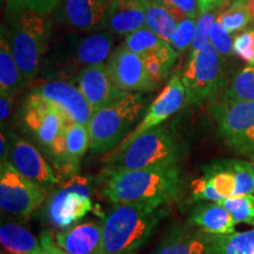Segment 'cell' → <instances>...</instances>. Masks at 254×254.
I'll return each mask as SVG.
<instances>
[{"label":"cell","instance_id":"6da1fadb","mask_svg":"<svg viewBox=\"0 0 254 254\" xmlns=\"http://www.w3.org/2000/svg\"><path fill=\"white\" fill-rule=\"evenodd\" d=\"M112 45L109 32H66L51 41L39 74L49 81L72 80L84 68L104 63Z\"/></svg>","mask_w":254,"mask_h":254},{"label":"cell","instance_id":"7a4b0ae2","mask_svg":"<svg viewBox=\"0 0 254 254\" xmlns=\"http://www.w3.org/2000/svg\"><path fill=\"white\" fill-rule=\"evenodd\" d=\"M103 194L112 204L165 206L182 190L179 166L144 168L109 174Z\"/></svg>","mask_w":254,"mask_h":254},{"label":"cell","instance_id":"3957f363","mask_svg":"<svg viewBox=\"0 0 254 254\" xmlns=\"http://www.w3.org/2000/svg\"><path fill=\"white\" fill-rule=\"evenodd\" d=\"M167 215L164 206L117 204L103 221L99 254H132L150 239L155 227Z\"/></svg>","mask_w":254,"mask_h":254},{"label":"cell","instance_id":"277c9868","mask_svg":"<svg viewBox=\"0 0 254 254\" xmlns=\"http://www.w3.org/2000/svg\"><path fill=\"white\" fill-rule=\"evenodd\" d=\"M184 158V146L172 132L165 126H158L144 134L123 150L110 152L104 159L109 174L123 171L144 168L176 167Z\"/></svg>","mask_w":254,"mask_h":254},{"label":"cell","instance_id":"5b68a950","mask_svg":"<svg viewBox=\"0 0 254 254\" xmlns=\"http://www.w3.org/2000/svg\"><path fill=\"white\" fill-rule=\"evenodd\" d=\"M147 105L140 92H126L107 106L94 112L90 124V150L94 154L110 153L131 132L135 120Z\"/></svg>","mask_w":254,"mask_h":254},{"label":"cell","instance_id":"8992f818","mask_svg":"<svg viewBox=\"0 0 254 254\" xmlns=\"http://www.w3.org/2000/svg\"><path fill=\"white\" fill-rule=\"evenodd\" d=\"M11 49L21 74L30 82L39 74L51 44L52 21L47 14L32 11L13 13Z\"/></svg>","mask_w":254,"mask_h":254},{"label":"cell","instance_id":"52a82bcc","mask_svg":"<svg viewBox=\"0 0 254 254\" xmlns=\"http://www.w3.org/2000/svg\"><path fill=\"white\" fill-rule=\"evenodd\" d=\"M186 92V105L194 106L214 99L225 85L222 57L211 41L204 50L190 57L182 75Z\"/></svg>","mask_w":254,"mask_h":254},{"label":"cell","instance_id":"ba28073f","mask_svg":"<svg viewBox=\"0 0 254 254\" xmlns=\"http://www.w3.org/2000/svg\"><path fill=\"white\" fill-rule=\"evenodd\" d=\"M211 113L217 122L218 133L231 150L254 155V101L214 100Z\"/></svg>","mask_w":254,"mask_h":254},{"label":"cell","instance_id":"9c48e42d","mask_svg":"<svg viewBox=\"0 0 254 254\" xmlns=\"http://www.w3.org/2000/svg\"><path fill=\"white\" fill-rule=\"evenodd\" d=\"M46 198V190L19 173L9 161L0 166V207L8 214L27 219Z\"/></svg>","mask_w":254,"mask_h":254},{"label":"cell","instance_id":"30bf717a","mask_svg":"<svg viewBox=\"0 0 254 254\" xmlns=\"http://www.w3.org/2000/svg\"><path fill=\"white\" fill-rule=\"evenodd\" d=\"M90 187L84 178H73L47 204V217L57 227L68 228L92 211Z\"/></svg>","mask_w":254,"mask_h":254},{"label":"cell","instance_id":"8fae6325","mask_svg":"<svg viewBox=\"0 0 254 254\" xmlns=\"http://www.w3.org/2000/svg\"><path fill=\"white\" fill-rule=\"evenodd\" d=\"M107 74L114 87L124 92H152L158 84L148 74L142 57L119 46L111 53L106 63Z\"/></svg>","mask_w":254,"mask_h":254},{"label":"cell","instance_id":"7c38bea8","mask_svg":"<svg viewBox=\"0 0 254 254\" xmlns=\"http://www.w3.org/2000/svg\"><path fill=\"white\" fill-rule=\"evenodd\" d=\"M184 104H186L185 87H184L182 77L179 74H174L167 82L164 90L159 93L155 100L148 107L147 113L140 120V123L111 152L123 150L127 145L134 141L139 135L160 126L165 120H167L171 116H173L174 113H177L182 109Z\"/></svg>","mask_w":254,"mask_h":254},{"label":"cell","instance_id":"4fadbf2b","mask_svg":"<svg viewBox=\"0 0 254 254\" xmlns=\"http://www.w3.org/2000/svg\"><path fill=\"white\" fill-rule=\"evenodd\" d=\"M107 0H60L53 18L69 31L95 33L107 27Z\"/></svg>","mask_w":254,"mask_h":254},{"label":"cell","instance_id":"5bb4252c","mask_svg":"<svg viewBox=\"0 0 254 254\" xmlns=\"http://www.w3.org/2000/svg\"><path fill=\"white\" fill-rule=\"evenodd\" d=\"M32 93L52 104L69 123L88 126L94 114L85 95L71 81L50 80L34 88Z\"/></svg>","mask_w":254,"mask_h":254},{"label":"cell","instance_id":"9a60e30c","mask_svg":"<svg viewBox=\"0 0 254 254\" xmlns=\"http://www.w3.org/2000/svg\"><path fill=\"white\" fill-rule=\"evenodd\" d=\"M66 123L67 120L58 109L31 92L24 107V125L40 145L50 147Z\"/></svg>","mask_w":254,"mask_h":254},{"label":"cell","instance_id":"2e32d148","mask_svg":"<svg viewBox=\"0 0 254 254\" xmlns=\"http://www.w3.org/2000/svg\"><path fill=\"white\" fill-rule=\"evenodd\" d=\"M11 135L12 147L8 161L13 165L15 170L44 190L56 185L59 182L58 177L40 152L18 135L12 133Z\"/></svg>","mask_w":254,"mask_h":254},{"label":"cell","instance_id":"e0dca14e","mask_svg":"<svg viewBox=\"0 0 254 254\" xmlns=\"http://www.w3.org/2000/svg\"><path fill=\"white\" fill-rule=\"evenodd\" d=\"M151 254H214V234L190 224H174Z\"/></svg>","mask_w":254,"mask_h":254},{"label":"cell","instance_id":"ac0fdd59","mask_svg":"<svg viewBox=\"0 0 254 254\" xmlns=\"http://www.w3.org/2000/svg\"><path fill=\"white\" fill-rule=\"evenodd\" d=\"M69 81L81 91L94 112L113 103L126 93L113 86L107 74L105 63L88 66Z\"/></svg>","mask_w":254,"mask_h":254},{"label":"cell","instance_id":"d6986e66","mask_svg":"<svg viewBox=\"0 0 254 254\" xmlns=\"http://www.w3.org/2000/svg\"><path fill=\"white\" fill-rule=\"evenodd\" d=\"M103 222L87 221L66 228L57 236V245L66 254H99Z\"/></svg>","mask_w":254,"mask_h":254},{"label":"cell","instance_id":"ffe728a7","mask_svg":"<svg viewBox=\"0 0 254 254\" xmlns=\"http://www.w3.org/2000/svg\"><path fill=\"white\" fill-rule=\"evenodd\" d=\"M147 0H109L107 27L118 36H128L146 25Z\"/></svg>","mask_w":254,"mask_h":254},{"label":"cell","instance_id":"44dd1931","mask_svg":"<svg viewBox=\"0 0 254 254\" xmlns=\"http://www.w3.org/2000/svg\"><path fill=\"white\" fill-rule=\"evenodd\" d=\"M189 224L215 236H225L236 232L237 221L219 202L204 201L194 206L189 217Z\"/></svg>","mask_w":254,"mask_h":254},{"label":"cell","instance_id":"7402d4cb","mask_svg":"<svg viewBox=\"0 0 254 254\" xmlns=\"http://www.w3.org/2000/svg\"><path fill=\"white\" fill-rule=\"evenodd\" d=\"M123 46L142 58L147 56H157L168 72H171L178 57V52L170 43L144 27L126 36Z\"/></svg>","mask_w":254,"mask_h":254},{"label":"cell","instance_id":"603a6c76","mask_svg":"<svg viewBox=\"0 0 254 254\" xmlns=\"http://www.w3.org/2000/svg\"><path fill=\"white\" fill-rule=\"evenodd\" d=\"M28 84L21 74L11 49L7 32L1 27L0 38V93L14 97Z\"/></svg>","mask_w":254,"mask_h":254},{"label":"cell","instance_id":"cb8c5ba5","mask_svg":"<svg viewBox=\"0 0 254 254\" xmlns=\"http://www.w3.org/2000/svg\"><path fill=\"white\" fill-rule=\"evenodd\" d=\"M0 241L11 254H37L45 251L33 233L15 221L1 222Z\"/></svg>","mask_w":254,"mask_h":254},{"label":"cell","instance_id":"d4e9b609","mask_svg":"<svg viewBox=\"0 0 254 254\" xmlns=\"http://www.w3.org/2000/svg\"><path fill=\"white\" fill-rule=\"evenodd\" d=\"M204 176L213 185L222 199L232 198L236 194V178L232 172L228 159H222L202 167Z\"/></svg>","mask_w":254,"mask_h":254},{"label":"cell","instance_id":"484cf974","mask_svg":"<svg viewBox=\"0 0 254 254\" xmlns=\"http://www.w3.org/2000/svg\"><path fill=\"white\" fill-rule=\"evenodd\" d=\"M177 27V21L158 0H147L146 28L151 30L163 40L171 43Z\"/></svg>","mask_w":254,"mask_h":254},{"label":"cell","instance_id":"4316f807","mask_svg":"<svg viewBox=\"0 0 254 254\" xmlns=\"http://www.w3.org/2000/svg\"><path fill=\"white\" fill-rule=\"evenodd\" d=\"M220 99L231 103L254 101V66L250 65L238 72L231 84L222 91Z\"/></svg>","mask_w":254,"mask_h":254},{"label":"cell","instance_id":"83f0119b","mask_svg":"<svg viewBox=\"0 0 254 254\" xmlns=\"http://www.w3.org/2000/svg\"><path fill=\"white\" fill-rule=\"evenodd\" d=\"M214 254H254V228L225 236L214 234Z\"/></svg>","mask_w":254,"mask_h":254},{"label":"cell","instance_id":"f1b7e54d","mask_svg":"<svg viewBox=\"0 0 254 254\" xmlns=\"http://www.w3.org/2000/svg\"><path fill=\"white\" fill-rule=\"evenodd\" d=\"M66 140V150L69 157L74 160H80V158L90 148V132L88 126L67 122L64 126Z\"/></svg>","mask_w":254,"mask_h":254},{"label":"cell","instance_id":"f546056e","mask_svg":"<svg viewBox=\"0 0 254 254\" xmlns=\"http://www.w3.org/2000/svg\"><path fill=\"white\" fill-rule=\"evenodd\" d=\"M230 212L237 224L244 222L254 226V195H236L218 201Z\"/></svg>","mask_w":254,"mask_h":254},{"label":"cell","instance_id":"4dcf8cb0","mask_svg":"<svg viewBox=\"0 0 254 254\" xmlns=\"http://www.w3.org/2000/svg\"><path fill=\"white\" fill-rule=\"evenodd\" d=\"M218 20L230 33L245 28L252 20L249 8H247L246 0H237L232 2L230 7L219 15Z\"/></svg>","mask_w":254,"mask_h":254},{"label":"cell","instance_id":"1f68e13d","mask_svg":"<svg viewBox=\"0 0 254 254\" xmlns=\"http://www.w3.org/2000/svg\"><path fill=\"white\" fill-rule=\"evenodd\" d=\"M232 172L236 178V195H247L254 193V172L250 161L228 159Z\"/></svg>","mask_w":254,"mask_h":254},{"label":"cell","instance_id":"d6a6232c","mask_svg":"<svg viewBox=\"0 0 254 254\" xmlns=\"http://www.w3.org/2000/svg\"><path fill=\"white\" fill-rule=\"evenodd\" d=\"M215 20L217 19L211 12L200 14L195 23L194 38H193L192 45H190V49H192L190 57H194L196 53H199L200 51L204 50L207 46V44L209 43V37H211L212 27H213Z\"/></svg>","mask_w":254,"mask_h":254},{"label":"cell","instance_id":"836d02e7","mask_svg":"<svg viewBox=\"0 0 254 254\" xmlns=\"http://www.w3.org/2000/svg\"><path fill=\"white\" fill-rule=\"evenodd\" d=\"M178 24L187 18L195 19L199 12L198 0H158Z\"/></svg>","mask_w":254,"mask_h":254},{"label":"cell","instance_id":"e575fe53","mask_svg":"<svg viewBox=\"0 0 254 254\" xmlns=\"http://www.w3.org/2000/svg\"><path fill=\"white\" fill-rule=\"evenodd\" d=\"M60 0H6L7 11L17 13L21 11H32L40 14H50L55 11Z\"/></svg>","mask_w":254,"mask_h":254},{"label":"cell","instance_id":"d590c367","mask_svg":"<svg viewBox=\"0 0 254 254\" xmlns=\"http://www.w3.org/2000/svg\"><path fill=\"white\" fill-rule=\"evenodd\" d=\"M195 33V23L194 19L187 18L182 23L178 24V27L174 32L172 39H171V45L177 52H185L189 47L192 45L193 38Z\"/></svg>","mask_w":254,"mask_h":254},{"label":"cell","instance_id":"8d00e7d4","mask_svg":"<svg viewBox=\"0 0 254 254\" xmlns=\"http://www.w3.org/2000/svg\"><path fill=\"white\" fill-rule=\"evenodd\" d=\"M209 41L214 46V49L218 51L219 55L224 57V58H227L234 52L231 33L224 27V25L218 19L215 20L213 27H212Z\"/></svg>","mask_w":254,"mask_h":254},{"label":"cell","instance_id":"74e56055","mask_svg":"<svg viewBox=\"0 0 254 254\" xmlns=\"http://www.w3.org/2000/svg\"><path fill=\"white\" fill-rule=\"evenodd\" d=\"M190 198H192L193 201L199 202H218L222 200L220 194L215 190L213 185L205 177L193 180V183L190 184Z\"/></svg>","mask_w":254,"mask_h":254},{"label":"cell","instance_id":"f35d334b","mask_svg":"<svg viewBox=\"0 0 254 254\" xmlns=\"http://www.w3.org/2000/svg\"><path fill=\"white\" fill-rule=\"evenodd\" d=\"M233 51L249 65L254 66V27L239 34L234 39Z\"/></svg>","mask_w":254,"mask_h":254},{"label":"cell","instance_id":"ab89813d","mask_svg":"<svg viewBox=\"0 0 254 254\" xmlns=\"http://www.w3.org/2000/svg\"><path fill=\"white\" fill-rule=\"evenodd\" d=\"M144 63L146 68H147L148 74L151 75V78L160 84L164 79H166L170 74V72L167 71V68L165 67V65L157 56H147L144 57Z\"/></svg>","mask_w":254,"mask_h":254},{"label":"cell","instance_id":"60d3db41","mask_svg":"<svg viewBox=\"0 0 254 254\" xmlns=\"http://www.w3.org/2000/svg\"><path fill=\"white\" fill-rule=\"evenodd\" d=\"M12 147V135L11 133L4 132L1 129V134H0V163H5L8 161L9 153H11Z\"/></svg>","mask_w":254,"mask_h":254},{"label":"cell","instance_id":"b9f144b4","mask_svg":"<svg viewBox=\"0 0 254 254\" xmlns=\"http://www.w3.org/2000/svg\"><path fill=\"white\" fill-rule=\"evenodd\" d=\"M12 101H13V97L11 95L0 94V122L4 124L6 120L8 119L9 114L12 112Z\"/></svg>","mask_w":254,"mask_h":254},{"label":"cell","instance_id":"7bdbcfd3","mask_svg":"<svg viewBox=\"0 0 254 254\" xmlns=\"http://www.w3.org/2000/svg\"><path fill=\"white\" fill-rule=\"evenodd\" d=\"M222 1H225V0H198L200 14L208 13L212 9L217 8L219 5H221Z\"/></svg>","mask_w":254,"mask_h":254},{"label":"cell","instance_id":"ee69618b","mask_svg":"<svg viewBox=\"0 0 254 254\" xmlns=\"http://www.w3.org/2000/svg\"><path fill=\"white\" fill-rule=\"evenodd\" d=\"M246 5H247V8H249L251 17H252V19L254 20V0H246Z\"/></svg>","mask_w":254,"mask_h":254},{"label":"cell","instance_id":"f6af8a7d","mask_svg":"<svg viewBox=\"0 0 254 254\" xmlns=\"http://www.w3.org/2000/svg\"><path fill=\"white\" fill-rule=\"evenodd\" d=\"M250 163H251V166H252V170H253V172H254V155H253V157H251Z\"/></svg>","mask_w":254,"mask_h":254},{"label":"cell","instance_id":"bcb514c9","mask_svg":"<svg viewBox=\"0 0 254 254\" xmlns=\"http://www.w3.org/2000/svg\"><path fill=\"white\" fill-rule=\"evenodd\" d=\"M37 254H51L50 252H47V251L45 250V251H44V252H41V253H37Z\"/></svg>","mask_w":254,"mask_h":254},{"label":"cell","instance_id":"7dc6e473","mask_svg":"<svg viewBox=\"0 0 254 254\" xmlns=\"http://www.w3.org/2000/svg\"><path fill=\"white\" fill-rule=\"evenodd\" d=\"M233 1H237V0H233Z\"/></svg>","mask_w":254,"mask_h":254}]
</instances>
